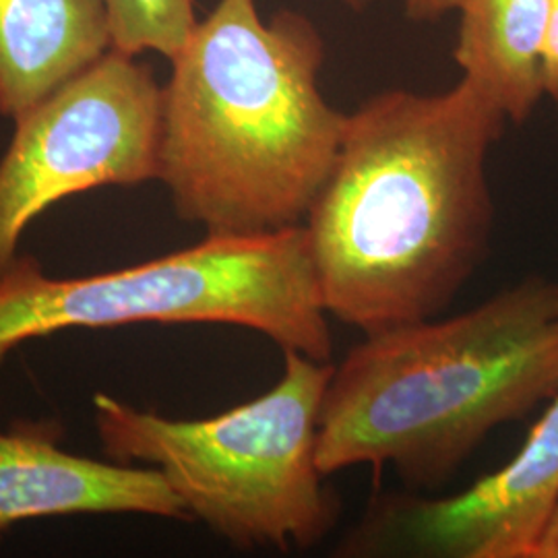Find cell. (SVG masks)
Wrapping results in <instances>:
<instances>
[{"label": "cell", "instance_id": "1", "mask_svg": "<svg viewBox=\"0 0 558 558\" xmlns=\"http://www.w3.org/2000/svg\"><path fill=\"white\" fill-rule=\"evenodd\" d=\"M507 114L472 81L391 89L345 117L304 230L329 317L364 336L440 317L486 259Z\"/></svg>", "mask_w": 558, "mask_h": 558}, {"label": "cell", "instance_id": "2", "mask_svg": "<svg viewBox=\"0 0 558 558\" xmlns=\"http://www.w3.org/2000/svg\"><path fill=\"white\" fill-rule=\"evenodd\" d=\"M170 62L158 180L180 220L228 236L302 226L348 117L320 94L317 29L220 0Z\"/></svg>", "mask_w": 558, "mask_h": 558}, {"label": "cell", "instance_id": "3", "mask_svg": "<svg viewBox=\"0 0 558 558\" xmlns=\"http://www.w3.org/2000/svg\"><path fill=\"white\" fill-rule=\"evenodd\" d=\"M557 393L558 281L527 276L348 350L323 396L320 472L391 468L408 488L437 490L495 428Z\"/></svg>", "mask_w": 558, "mask_h": 558}, {"label": "cell", "instance_id": "4", "mask_svg": "<svg viewBox=\"0 0 558 558\" xmlns=\"http://www.w3.org/2000/svg\"><path fill=\"white\" fill-rule=\"evenodd\" d=\"M331 371V362L286 350L267 393L209 418H166L98 393V439L119 463L156 468L186 518L232 546L311 548L339 513L317 459Z\"/></svg>", "mask_w": 558, "mask_h": 558}, {"label": "cell", "instance_id": "5", "mask_svg": "<svg viewBox=\"0 0 558 558\" xmlns=\"http://www.w3.org/2000/svg\"><path fill=\"white\" fill-rule=\"evenodd\" d=\"M133 323H221L331 362L333 338L304 226L205 234L158 259L85 278H52L20 255L0 276V364L29 339Z\"/></svg>", "mask_w": 558, "mask_h": 558}, {"label": "cell", "instance_id": "6", "mask_svg": "<svg viewBox=\"0 0 558 558\" xmlns=\"http://www.w3.org/2000/svg\"><path fill=\"white\" fill-rule=\"evenodd\" d=\"M160 143L161 85L114 48L21 112L0 158V276L27 226L59 201L158 180Z\"/></svg>", "mask_w": 558, "mask_h": 558}, {"label": "cell", "instance_id": "7", "mask_svg": "<svg viewBox=\"0 0 558 558\" xmlns=\"http://www.w3.org/2000/svg\"><path fill=\"white\" fill-rule=\"evenodd\" d=\"M515 458L442 499L391 502L360 532L359 548L418 557L534 558L558 507V393Z\"/></svg>", "mask_w": 558, "mask_h": 558}, {"label": "cell", "instance_id": "8", "mask_svg": "<svg viewBox=\"0 0 558 558\" xmlns=\"http://www.w3.org/2000/svg\"><path fill=\"white\" fill-rule=\"evenodd\" d=\"M59 439L54 422L0 430V534L27 519L85 513L189 519L156 468L73 456Z\"/></svg>", "mask_w": 558, "mask_h": 558}, {"label": "cell", "instance_id": "9", "mask_svg": "<svg viewBox=\"0 0 558 558\" xmlns=\"http://www.w3.org/2000/svg\"><path fill=\"white\" fill-rule=\"evenodd\" d=\"M110 48L106 0H0V117L17 119Z\"/></svg>", "mask_w": 558, "mask_h": 558}, {"label": "cell", "instance_id": "10", "mask_svg": "<svg viewBox=\"0 0 558 558\" xmlns=\"http://www.w3.org/2000/svg\"><path fill=\"white\" fill-rule=\"evenodd\" d=\"M550 0H461L458 60L513 122L530 119L544 96L542 50Z\"/></svg>", "mask_w": 558, "mask_h": 558}, {"label": "cell", "instance_id": "11", "mask_svg": "<svg viewBox=\"0 0 558 558\" xmlns=\"http://www.w3.org/2000/svg\"><path fill=\"white\" fill-rule=\"evenodd\" d=\"M112 48L131 57L170 60L197 25L195 0H106Z\"/></svg>", "mask_w": 558, "mask_h": 558}, {"label": "cell", "instance_id": "12", "mask_svg": "<svg viewBox=\"0 0 558 558\" xmlns=\"http://www.w3.org/2000/svg\"><path fill=\"white\" fill-rule=\"evenodd\" d=\"M542 83L544 94L555 101L558 108V0H550L546 36L542 50Z\"/></svg>", "mask_w": 558, "mask_h": 558}, {"label": "cell", "instance_id": "13", "mask_svg": "<svg viewBox=\"0 0 558 558\" xmlns=\"http://www.w3.org/2000/svg\"><path fill=\"white\" fill-rule=\"evenodd\" d=\"M403 4L414 20H435L451 9H459L461 0H403Z\"/></svg>", "mask_w": 558, "mask_h": 558}, {"label": "cell", "instance_id": "14", "mask_svg": "<svg viewBox=\"0 0 558 558\" xmlns=\"http://www.w3.org/2000/svg\"><path fill=\"white\" fill-rule=\"evenodd\" d=\"M534 558H558V507L542 532Z\"/></svg>", "mask_w": 558, "mask_h": 558}, {"label": "cell", "instance_id": "15", "mask_svg": "<svg viewBox=\"0 0 558 558\" xmlns=\"http://www.w3.org/2000/svg\"><path fill=\"white\" fill-rule=\"evenodd\" d=\"M339 2H343V4H350V7H364V4H368V2H375V0H339Z\"/></svg>", "mask_w": 558, "mask_h": 558}]
</instances>
